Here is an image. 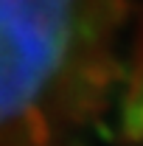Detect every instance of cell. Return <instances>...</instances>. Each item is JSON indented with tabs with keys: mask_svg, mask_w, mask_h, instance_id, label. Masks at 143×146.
I'll list each match as a JSON object with an SVG mask.
<instances>
[{
	"mask_svg": "<svg viewBox=\"0 0 143 146\" xmlns=\"http://www.w3.org/2000/svg\"><path fill=\"white\" fill-rule=\"evenodd\" d=\"M124 0H0V146H51L104 101Z\"/></svg>",
	"mask_w": 143,
	"mask_h": 146,
	"instance_id": "cell-1",
	"label": "cell"
}]
</instances>
